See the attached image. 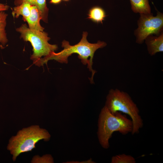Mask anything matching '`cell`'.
I'll return each mask as SVG.
<instances>
[{
    "label": "cell",
    "instance_id": "6da1fadb",
    "mask_svg": "<svg viewBox=\"0 0 163 163\" xmlns=\"http://www.w3.org/2000/svg\"><path fill=\"white\" fill-rule=\"evenodd\" d=\"M88 33L84 32L80 41L77 44L71 45L69 42L64 40L62 46L63 49L60 52L55 53L53 52L49 55L41 58L37 66H40L44 64H47L48 61L54 60L58 62L67 63L68 57L73 53L78 55V58L84 65H88V68L91 72L92 75L90 80L93 82V78L96 71L92 68L93 59L95 52L98 49L105 46L106 43L103 41H98L96 43H89L87 39Z\"/></svg>",
    "mask_w": 163,
    "mask_h": 163
},
{
    "label": "cell",
    "instance_id": "7a4b0ae2",
    "mask_svg": "<svg viewBox=\"0 0 163 163\" xmlns=\"http://www.w3.org/2000/svg\"><path fill=\"white\" fill-rule=\"evenodd\" d=\"M133 129L132 121L125 114L120 112L113 114L105 106L102 109L99 117L97 133L99 143L104 148L109 147V140L114 132L126 135L131 133Z\"/></svg>",
    "mask_w": 163,
    "mask_h": 163
},
{
    "label": "cell",
    "instance_id": "3957f363",
    "mask_svg": "<svg viewBox=\"0 0 163 163\" xmlns=\"http://www.w3.org/2000/svg\"><path fill=\"white\" fill-rule=\"evenodd\" d=\"M105 106L113 114L120 112L130 117L133 124L132 135L138 133L143 127V121L139 110L127 92L117 88L111 89L107 96Z\"/></svg>",
    "mask_w": 163,
    "mask_h": 163
},
{
    "label": "cell",
    "instance_id": "277c9868",
    "mask_svg": "<svg viewBox=\"0 0 163 163\" xmlns=\"http://www.w3.org/2000/svg\"><path fill=\"white\" fill-rule=\"evenodd\" d=\"M50 135L46 129L41 128L38 125L32 126L24 128L12 136L9 141L8 150L13 155L15 161L21 153L31 151L35 148L36 144L40 140H50Z\"/></svg>",
    "mask_w": 163,
    "mask_h": 163
},
{
    "label": "cell",
    "instance_id": "5b68a950",
    "mask_svg": "<svg viewBox=\"0 0 163 163\" xmlns=\"http://www.w3.org/2000/svg\"><path fill=\"white\" fill-rule=\"evenodd\" d=\"M16 30L20 33L21 38L31 43L33 52L30 59L36 65L42 56L49 55L58 48L57 45L49 43L50 38L48 34L43 31L30 29L26 24H22Z\"/></svg>",
    "mask_w": 163,
    "mask_h": 163
},
{
    "label": "cell",
    "instance_id": "8992f818",
    "mask_svg": "<svg viewBox=\"0 0 163 163\" xmlns=\"http://www.w3.org/2000/svg\"><path fill=\"white\" fill-rule=\"evenodd\" d=\"M140 15L138 21V27L134 33L136 42L141 44L148 36L152 34L159 35L163 28V15L158 11L155 16L151 13Z\"/></svg>",
    "mask_w": 163,
    "mask_h": 163
},
{
    "label": "cell",
    "instance_id": "52a82bcc",
    "mask_svg": "<svg viewBox=\"0 0 163 163\" xmlns=\"http://www.w3.org/2000/svg\"><path fill=\"white\" fill-rule=\"evenodd\" d=\"M151 35L148 36L145 40L149 53L153 56L157 53L163 51V34L161 33L157 36Z\"/></svg>",
    "mask_w": 163,
    "mask_h": 163
},
{
    "label": "cell",
    "instance_id": "ba28073f",
    "mask_svg": "<svg viewBox=\"0 0 163 163\" xmlns=\"http://www.w3.org/2000/svg\"><path fill=\"white\" fill-rule=\"evenodd\" d=\"M41 19V13L38 8L36 6L31 5V14L25 21L28 24V27L33 30L43 31L44 28L40 23Z\"/></svg>",
    "mask_w": 163,
    "mask_h": 163
},
{
    "label": "cell",
    "instance_id": "9c48e42d",
    "mask_svg": "<svg viewBox=\"0 0 163 163\" xmlns=\"http://www.w3.org/2000/svg\"><path fill=\"white\" fill-rule=\"evenodd\" d=\"M24 2L36 6L41 13L42 20L45 22H47L49 9L47 6L46 0H14V3L15 6H17Z\"/></svg>",
    "mask_w": 163,
    "mask_h": 163
},
{
    "label": "cell",
    "instance_id": "30bf717a",
    "mask_svg": "<svg viewBox=\"0 0 163 163\" xmlns=\"http://www.w3.org/2000/svg\"><path fill=\"white\" fill-rule=\"evenodd\" d=\"M133 11L136 13H151V8L149 0H130Z\"/></svg>",
    "mask_w": 163,
    "mask_h": 163
},
{
    "label": "cell",
    "instance_id": "8fae6325",
    "mask_svg": "<svg viewBox=\"0 0 163 163\" xmlns=\"http://www.w3.org/2000/svg\"><path fill=\"white\" fill-rule=\"evenodd\" d=\"M31 9V5L28 2H24L21 4L15 6L12 11L13 16L18 18L20 15L23 17V20H25L30 15Z\"/></svg>",
    "mask_w": 163,
    "mask_h": 163
},
{
    "label": "cell",
    "instance_id": "7c38bea8",
    "mask_svg": "<svg viewBox=\"0 0 163 163\" xmlns=\"http://www.w3.org/2000/svg\"><path fill=\"white\" fill-rule=\"evenodd\" d=\"M88 18L92 21L97 23H102L106 16L105 12L101 7L95 6L89 10Z\"/></svg>",
    "mask_w": 163,
    "mask_h": 163
},
{
    "label": "cell",
    "instance_id": "4fadbf2b",
    "mask_svg": "<svg viewBox=\"0 0 163 163\" xmlns=\"http://www.w3.org/2000/svg\"><path fill=\"white\" fill-rule=\"evenodd\" d=\"M8 14L4 11L0 12V48H4L8 42L5 30Z\"/></svg>",
    "mask_w": 163,
    "mask_h": 163
},
{
    "label": "cell",
    "instance_id": "5bb4252c",
    "mask_svg": "<svg viewBox=\"0 0 163 163\" xmlns=\"http://www.w3.org/2000/svg\"><path fill=\"white\" fill-rule=\"evenodd\" d=\"M111 163H136L135 159L130 155L125 154H118L113 156L111 159Z\"/></svg>",
    "mask_w": 163,
    "mask_h": 163
},
{
    "label": "cell",
    "instance_id": "9a60e30c",
    "mask_svg": "<svg viewBox=\"0 0 163 163\" xmlns=\"http://www.w3.org/2000/svg\"><path fill=\"white\" fill-rule=\"evenodd\" d=\"M32 163H53V160L52 156L50 155H46L42 157L38 155L34 156L33 158Z\"/></svg>",
    "mask_w": 163,
    "mask_h": 163
},
{
    "label": "cell",
    "instance_id": "2e32d148",
    "mask_svg": "<svg viewBox=\"0 0 163 163\" xmlns=\"http://www.w3.org/2000/svg\"><path fill=\"white\" fill-rule=\"evenodd\" d=\"M9 7L8 5L0 3V12L7 10Z\"/></svg>",
    "mask_w": 163,
    "mask_h": 163
},
{
    "label": "cell",
    "instance_id": "e0dca14e",
    "mask_svg": "<svg viewBox=\"0 0 163 163\" xmlns=\"http://www.w3.org/2000/svg\"><path fill=\"white\" fill-rule=\"evenodd\" d=\"M62 0H50V3L54 4H58L61 3Z\"/></svg>",
    "mask_w": 163,
    "mask_h": 163
},
{
    "label": "cell",
    "instance_id": "ac0fdd59",
    "mask_svg": "<svg viewBox=\"0 0 163 163\" xmlns=\"http://www.w3.org/2000/svg\"><path fill=\"white\" fill-rule=\"evenodd\" d=\"M62 0L64 1L68 2V1H69L70 0Z\"/></svg>",
    "mask_w": 163,
    "mask_h": 163
}]
</instances>
